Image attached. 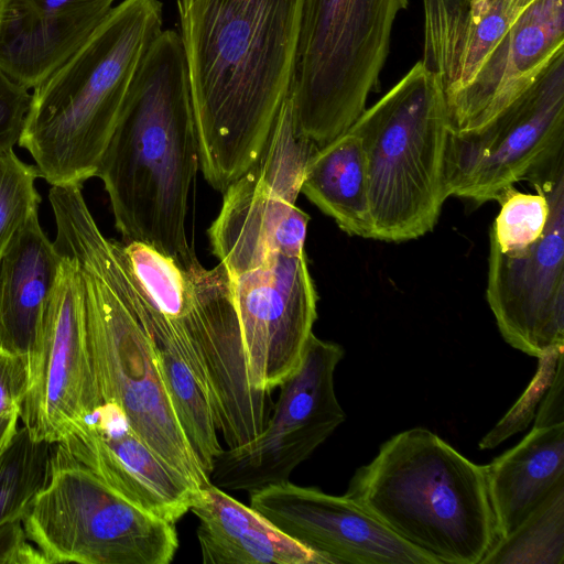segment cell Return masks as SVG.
Masks as SVG:
<instances>
[{
    "instance_id": "cell-1",
    "label": "cell",
    "mask_w": 564,
    "mask_h": 564,
    "mask_svg": "<svg viewBox=\"0 0 564 564\" xmlns=\"http://www.w3.org/2000/svg\"><path fill=\"white\" fill-rule=\"evenodd\" d=\"M315 148L296 132L289 95L262 152L223 193L207 231L229 279L250 383L268 395L301 366L317 318L305 252L310 216L296 205Z\"/></svg>"
},
{
    "instance_id": "cell-2",
    "label": "cell",
    "mask_w": 564,
    "mask_h": 564,
    "mask_svg": "<svg viewBox=\"0 0 564 564\" xmlns=\"http://www.w3.org/2000/svg\"><path fill=\"white\" fill-rule=\"evenodd\" d=\"M304 0H176L200 172L224 193L262 152L291 93Z\"/></svg>"
},
{
    "instance_id": "cell-3",
    "label": "cell",
    "mask_w": 564,
    "mask_h": 564,
    "mask_svg": "<svg viewBox=\"0 0 564 564\" xmlns=\"http://www.w3.org/2000/svg\"><path fill=\"white\" fill-rule=\"evenodd\" d=\"M199 170L183 43L178 32L162 30L135 70L96 174L121 240L184 265L198 260L192 229Z\"/></svg>"
},
{
    "instance_id": "cell-4",
    "label": "cell",
    "mask_w": 564,
    "mask_h": 564,
    "mask_svg": "<svg viewBox=\"0 0 564 564\" xmlns=\"http://www.w3.org/2000/svg\"><path fill=\"white\" fill-rule=\"evenodd\" d=\"M159 0H122L33 88L18 144L51 186L96 176L129 86L162 32Z\"/></svg>"
},
{
    "instance_id": "cell-5",
    "label": "cell",
    "mask_w": 564,
    "mask_h": 564,
    "mask_svg": "<svg viewBox=\"0 0 564 564\" xmlns=\"http://www.w3.org/2000/svg\"><path fill=\"white\" fill-rule=\"evenodd\" d=\"M344 496L432 564H482L498 541L485 467L424 427L387 440Z\"/></svg>"
},
{
    "instance_id": "cell-6",
    "label": "cell",
    "mask_w": 564,
    "mask_h": 564,
    "mask_svg": "<svg viewBox=\"0 0 564 564\" xmlns=\"http://www.w3.org/2000/svg\"><path fill=\"white\" fill-rule=\"evenodd\" d=\"M59 254L79 269L87 341L101 401L119 406L140 438L196 489L210 482L176 415L148 333L134 308L116 239L94 218L73 224Z\"/></svg>"
},
{
    "instance_id": "cell-7",
    "label": "cell",
    "mask_w": 564,
    "mask_h": 564,
    "mask_svg": "<svg viewBox=\"0 0 564 564\" xmlns=\"http://www.w3.org/2000/svg\"><path fill=\"white\" fill-rule=\"evenodd\" d=\"M347 131L365 153L373 239L401 242L433 230L447 198L451 131L437 76L417 62Z\"/></svg>"
},
{
    "instance_id": "cell-8",
    "label": "cell",
    "mask_w": 564,
    "mask_h": 564,
    "mask_svg": "<svg viewBox=\"0 0 564 564\" xmlns=\"http://www.w3.org/2000/svg\"><path fill=\"white\" fill-rule=\"evenodd\" d=\"M134 291L176 319L204 365L218 432L227 447L254 438L269 417L270 395L249 379L241 325L225 268L184 265L155 249L116 240Z\"/></svg>"
},
{
    "instance_id": "cell-9",
    "label": "cell",
    "mask_w": 564,
    "mask_h": 564,
    "mask_svg": "<svg viewBox=\"0 0 564 564\" xmlns=\"http://www.w3.org/2000/svg\"><path fill=\"white\" fill-rule=\"evenodd\" d=\"M408 0H304L291 89L296 132L321 147L366 109Z\"/></svg>"
},
{
    "instance_id": "cell-10",
    "label": "cell",
    "mask_w": 564,
    "mask_h": 564,
    "mask_svg": "<svg viewBox=\"0 0 564 564\" xmlns=\"http://www.w3.org/2000/svg\"><path fill=\"white\" fill-rule=\"evenodd\" d=\"M22 523L46 564H169L178 549L175 523L126 499L58 443Z\"/></svg>"
},
{
    "instance_id": "cell-11",
    "label": "cell",
    "mask_w": 564,
    "mask_h": 564,
    "mask_svg": "<svg viewBox=\"0 0 564 564\" xmlns=\"http://www.w3.org/2000/svg\"><path fill=\"white\" fill-rule=\"evenodd\" d=\"M564 150V50L513 102L484 128L449 131L444 191L482 204Z\"/></svg>"
},
{
    "instance_id": "cell-12",
    "label": "cell",
    "mask_w": 564,
    "mask_h": 564,
    "mask_svg": "<svg viewBox=\"0 0 564 564\" xmlns=\"http://www.w3.org/2000/svg\"><path fill=\"white\" fill-rule=\"evenodd\" d=\"M344 355L340 345L313 334L301 366L279 386L263 430L242 445L223 449L213 464L210 482L225 491L250 494L289 480L346 420L334 386Z\"/></svg>"
},
{
    "instance_id": "cell-13",
    "label": "cell",
    "mask_w": 564,
    "mask_h": 564,
    "mask_svg": "<svg viewBox=\"0 0 564 564\" xmlns=\"http://www.w3.org/2000/svg\"><path fill=\"white\" fill-rule=\"evenodd\" d=\"M549 203L546 226L521 256L492 238L486 299L503 339L535 358L564 348V150L525 178Z\"/></svg>"
},
{
    "instance_id": "cell-14",
    "label": "cell",
    "mask_w": 564,
    "mask_h": 564,
    "mask_svg": "<svg viewBox=\"0 0 564 564\" xmlns=\"http://www.w3.org/2000/svg\"><path fill=\"white\" fill-rule=\"evenodd\" d=\"M99 402L87 341L80 272L76 263L61 258L20 420L32 440L56 444Z\"/></svg>"
},
{
    "instance_id": "cell-15",
    "label": "cell",
    "mask_w": 564,
    "mask_h": 564,
    "mask_svg": "<svg viewBox=\"0 0 564 564\" xmlns=\"http://www.w3.org/2000/svg\"><path fill=\"white\" fill-rule=\"evenodd\" d=\"M249 502L324 563L432 564L345 496L286 480L250 492Z\"/></svg>"
},
{
    "instance_id": "cell-16",
    "label": "cell",
    "mask_w": 564,
    "mask_h": 564,
    "mask_svg": "<svg viewBox=\"0 0 564 564\" xmlns=\"http://www.w3.org/2000/svg\"><path fill=\"white\" fill-rule=\"evenodd\" d=\"M58 444L126 499L169 522L187 513L198 494L140 438L113 403L101 401Z\"/></svg>"
},
{
    "instance_id": "cell-17",
    "label": "cell",
    "mask_w": 564,
    "mask_h": 564,
    "mask_svg": "<svg viewBox=\"0 0 564 564\" xmlns=\"http://www.w3.org/2000/svg\"><path fill=\"white\" fill-rule=\"evenodd\" d=\"M564 50V0H533L486 57L473 79L446 99L451 131L487 126Z\"/></svg>"
},
{
    "instance_id": "cell-18",
    "label": "cell",
    "mask_w": 564,
    "mask_h": 564,
    "mask_svg": "<svg viewBox=\"0 0 564 564\" xmlns=\"http://www.w3.org/2000/svg\"><path fill=\"white\" fill-rule=\"evenodd\" d=\"M533 0H423V65L445 99L464 88Z\"/></svg>"
},
{
    "instance_id": "cell-19",
    "label": "cell",
    "mask_w": 564,
    "mask_h": 564,
    "mask_svg": "<svg viewBox=\"0 0 564 564\" xmlns=\"http://www.w3.org/2000/svg\"><path fill=\"white\" fill-rule=\"evenodd\" d=\"M61 257L37 213L15 235L0 259V346L33 365Z\"/></svg>"
},
{
    "instance_id": "cell-20",
    "label": "cell",
    "mask_w": 564,
    "mask_h": 564,
    "mask_svg": "<svg viewBox=\"0 0 564 564\" xmlns=\"http://www.w3.org/2000/svg\"><path fill=\"white\" fill-rule=\"evenodd\" d=\"M131 297L151 340L183 432L209 476L216 457L224 448L218 438L204 365L176 321L142 300L132 285Z\"/></svg>"
},
{
    "instance_id": "cell-21",
    "label": "cell",
    "mask_w": 564,
    "mask_h": 564,
    "mask_svg": "<svg viewBox=\"0 0 564 564\" xmlns=\"http://www.w3.org/2000/svg\"><path fill=\"white\" fill-rule=\"evenodd\" d=\"M198 520L197 540L205 564H325L250 506L212 482L189 509Z\"/></svg>"
},
{
    "instance_id": "cell-22",
    "label": "cell",
    "mask_w": 564,
    "mask_h": 564,
    "mask_svg": "<svg viewBox=\"0 0 564 564\" xmlns=\"http://www.w3.org/2000/svg\"><path fill=\"white\" fill-rule=\"evenodd\" d=\"M484 467L499 541L564 487V422L534 425L520 443Z\"/></svg>"
},
{
    "instance_id": "cell-23",
    "label": "cell",
    "mask_w": 564,
    "mask_h": 564,
    "mask_svg": "<svg viewBox=\"0 0 564 564\" xmlns=\"http://www.w3.org/2000/svg\"><path fill=\"white\" fill-rule=\"evenodd\" d=\"M300 192L347 235L373 239L366 159L354 133L346 131L315 148Z\"/></svg>"
},
{
    "instance_id": "cell-24",
    "label": "cell",
    "mask_w": 564,
    "mask_h": 564,
    "mask_svg": "<svg viewBox=\"0 0 564 564\" xmlns=\"http://www.w3.org/2000/svg\"><path fill=\"white\" fill-rule=\"evenodd\" d=\"M53 445L32 440L22 425L0 455V525L28 513L47 480Z\"/></svg>"
},
{
    "instance_id": "cell-25",
    "label": "cell",
    "mask_w": 564,
    "mask_h": 564,
    "mask_svg": "<svg viewBox=\"0 0 564 564\" xmlns=\"http://www.w3.org/2000/svg\"><path fill=\"white\" fill-rule=\"evenodd\" d=\"M563 564L564 487L511 535L497 541L482 564Z\"/></svg>"
},
{
    "instance_id": "cell-26",
    "label": "cell",
    "mask_w": 564,
    "mask_h": 564,
    "mask_svg": "<svg viewBox=\"0 0 564 564\" xmlns=\"http://www.w3.org/2000/svg\"><path fill=\"white\" fill-rule=\"evenodd\" d=\"M499 214L491 227L490 238L507 256L523 254L541 236L549 218L545 195L522 193L507 187L498 197Z\"/></svg>"
},
{
    "instance_id": "cell-27",
    "label": "cell",
    "mask_w": 564,
    "mask_h": 564,
    "mask_svg": "<svg viewBox=\"0 0 564 564\" xmlns=\"http://www.w3.org/2000/svg\"><path fill=\"white\" fill-rule=\"evenodd\" d=\"M37 177L35 165L24 163L13 150L0 154V259L15 235L39 210Z\"/></svg>"
},
{
    "instance_id": "cell-28",
    "label": "cell",
    "mask_w": 564,
    "mask_h": 564,
    "mask_svg": "<svg viewBox=\"0 0 564 564\" xmlns=\"http://www.w3.org/2000/svg\"><path fill=\"white\" fill-rule=\"evenodd\" d=\"M563 356L564 348H560L538 358L539 370L530 387L507 415L481 438L479 443L481 449L496 447L503 440L528 425L534 416L536 406H539L536 404L541 403L543 395L552 383L560 364L564 361Z\"/></svg>"
},
{
    "instance_id": "cell-29",
    "label": "cell",
    "mask_w": 564,
    "mask_h": 564,
    "mask_svg": "<svg viewBox=\"0 0 564 564\" xmlns=\"http://www.w3.org/2000/svg\"><path fill=\"white\" fill-rule=\"evenodd\" d=\"M28 386L26 360L0 346V455L20 427L21 406Z\"/></svg>"
},
{
    "instance_id": "cell-30",
    "label": "cell",
    "mask_w": 564,
    "mask_h": 564,
    "mask_svg": "<svg viewBox=\"0 0 564 564\" xmlns=\"http://www.w3.org/2000/svg\"><path fill=\"white\" fill-rule=\"evenodd\" d=\"M31 94L0 70V154L19 142Z\"/></svg>"
},
{
    "instance_id": "cell-31",
    "label": "cell",
    "mask_w": 564,
    "mask_h": 564,
    "mask_svg": "<svg viewBox=\"0 0 564 564\" xmlns=\"http://www.w3.org/2000/svg\"><path fill=\"white\" fill-rule=\"evenodd\" d=\"M0 564H46L40 550L29 540L22 520L0 525Z\"/></svg>"
},
{
    "instance_id": "cell-32",
    "label": "cell",
    "mask_w": 564,
    "mask_h": 564,
    "mask_svg": "<svg viewBox=\"0 0 564 564\" xmlns=\"http://www.w3.org/2000/svg\"><path fill=\"white\" fill-rule=\"evenodd\" d=\"M564 377L563 362L547 388L540 405L534 425H551L564 422Z\"/></svg>"
},
{
    "instance_id": "cell-33",
    "label": "cell",
    "mask_w": 564,
    "mask_h": 564,
    "mask_svg": "<svg viewBox=\"0 0 564 564\" xmlns=\"http://www.w3.org/2000/svg\"><path fill=\"white\" fill-rule=\"evenodd\" d=\"M8 0H0V22Z\"/></svg>"
}]
</instances>
